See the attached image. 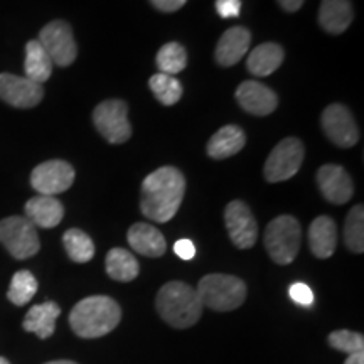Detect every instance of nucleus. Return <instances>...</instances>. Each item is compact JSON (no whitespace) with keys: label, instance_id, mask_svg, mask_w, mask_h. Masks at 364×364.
Returning a JSON list of instances; mask_svg holds the SVG:
<instances>
[{"label":"nucleus","instance_id":"3","mask_svg":"<svg viewBox=\"0 0 364 364\" xmlns=\"http://www.w3.org/2000/svg\"><path fill=\"white\" fill-rule=\"evenodd\" d=\"M157 312L167 324L176 329H188L201 318L203 304L193 287L184 282H169L159 290Z\"/></svg>","mask_w":364,"mask_h":364},{"label":"nucleus","instance_id":"17","mask_svg":"<svg viewBox=\"0 0 364 364\" xmlns=\"http://www.w3.org/2000/svg\"><path fill=\"white\" fill-rule=\"evenodd\" d=\"M129 245L136 253L149 258H159L166 253L167 243L166 238L156 226L147 223H135L127 233Z\"/></svg>","mask_w":364,"mask_h":364},{"label":"nucleus","instance_id":"12","mask_svg":"<svg viewBox=\"0 0 364 364\" xmlns=\"http://www.w3.org/2000/svg\"><path fill=\"white\" fill-rule=\"evenodd\" d=\"M225 223L228 235L236 248L248 250L258 240V225L253 213L243 201H231L225 209Z\"/></svg>","mask_w":364,"mask_h":364},{"label":"nucleus","instance_id":"7","mask_svg":"<svg viewBox=\"0 0 364 364\" xmlns=\"http://www.w3.org/2000/svg\"><path fill=\"white\" fill-rule=\"evenodd\" d=\"M93 124L107 142L120 145L132 136L129 107L122 100H107L93 112Z\"/></svg>","mask_w":364,"mask_h":364},{"label":"nucleus","instance_id":"8","mask_svg":"<svg viewBox=\"0 0 364 364\" xmlns=\"http://www.w3.org/2000/svg\"><path fill=\"white\" fill-rule=\"evenodd\" d=\"M304 144L295 136L284 139L277 147L272 150L268 156L263 174L268 182H282L289 181L300 171V166L304 162Z\"/></svg>","mask_w":364,"mask_h":364},{"label":"nucleus","instance_id":"9","mask_svg":"<svg viewBox=\"0 0 364 364\" xmlns=\"http://www.w3.org/2000/svg\"><path fill=\"white\" fill-rule=\"evenodd\" d=\"M38 41L49 54L53 65L70 66L78 56V46L73 36V29L65 21H53L44 26Z\"/></svg>","mask_w":364,"mask_h":364},{"label":"nucleus","instance_id":"14","mask_svg":"<svg viewBox=\"0 0 364 364\" xmlns=\"http://www.w3.org/2000/svg\"><path fill=\"white\" fill-rule=\"evenodd\" d=\"M317 186L327 201L332 204H346L354 194L351 176L344 167L336 164H326L317 171Z\"/></svg>","mask_w":364,"mask_h":364},{"label":"nucleus","instance_id":"11","mask_svg":"<svg viewBox=\"0 0 364 364\" xmlns=\"http://www.w3.org/2000/svg\"><path fill=\"white\" fill-rule=\"evenodd\" d=\"M75 176V169L66 161H48L33 171L31 184L41 196H58L71 188Z\"/></svg>","mask_w":364,"mask_h":364},{"label":"nucleus","instance_id":"33","mask_svg":"<svg viewBox=\"0 0 364 364\" xmlns=\"http://www.w3.org/2000/svg\"><path fill=\"white\" fill-rule=\"evenodd\" d=\"M216 12L223 19H233L241 12V0H216Z\"/></svg>","mask_w":364,"mask_h":364},{"label":"nucleus","instance_id":"18","mask_svg":"<svg viewBox=\"0 0 364 364\" xmlns=\"http://www.w3.org/2000/svg\"><path fill=\"white\" fill-rule=\"evenodd\" d=\"M65 216V208L54 196H36L26 203V218L38 228L58 226Z\"/></svg>","mask_w":364,"mask_h":364},{"label":"nucleus","instance_id":"13","mask_svg":"<svg viewBox=\"0 0 364 364\" xmlns=\"http://www.w3.org/2000/svg\"><path fill=\"white\" fill-rule=\"evenodd\" d=\"M44 97L43 85L11 73L0 75V98L16 108H33Z\"/></svg>","mask_w":364,"mask_h":364},{"label":"nucleus","instance_id":"39","mask_svg":"<svg viewBox=\"0 0 364 364\" xmlns=\"http://www.w3.org/2000/svg\"><path fill=\"white\" fill-rule=\"evenodd\" d=\"M0 364H11L6 358H0Z\"/></svg>","mask_w":364,"mask_h":364},{"label":"nucleus","instance_id":"31","mask_svg":"<svg viewBox=\"0 0 364 364\" xmlns=\"http://www.w3.org/2000/svg\"><path fill=\"white\" fill-rule=\"evenodd\" d=\"M329 344L334 349L341 353L354 354V353H364V338L363 334L353 331H334L329 334Z\"/></svg>","mask_w":364,"mask_h":364},{"label":"nucleus","instance_id":"28","mask_svg":"<svg viewBox=\"0 0 364 364\" xmlns=\"http://www.w3.org/2000/svg\"><path fill=\"white\" fill-rule=\"evenodd\" d=\"M150 90H152L154 97L166 107H172L182 98V85L176 76L164 75V73H157L149 81Z\"/></svg>","mask_w":364,"mask_h":364},{"label":"nucleus","instance_id":"19","mask_svg":"<svg viewBox=\"0 0 364 364\" xmlns=\"http://www.w3.org/2000/svg\"><path fill=\"white\" fill-rule=\"evenodd\" d=\"M354 17L349 0H322L318 9V24L329 34H343Z\"/></svg>","mask_w":364,"mask_h":364},{"label":"nucleus","instance_id":"38","mask_svg":"<svg viewBox=\"0 0 364 364\" xmlns=\"http://www.w3.org/2000/svg\"><path fill=\"white\" fill-rule=\"evenodd\" d=\"M46 364H76L75 361H66V359H61V361H51V363H46Z\"/></svg>","mask_w":364,"mask_h":364},{"label":"nucleus","instance_id":"32","mask_svg":"<svg viewBox=\"0 0 364 364\" xmlns=\"http://www.w3.org/2000/svg\"><path fill=\"white\" fill-rule=\"evenodd\" d=\"M289 295L295 304L302 307H311L314 304L312 289L307 284H304V282H295V284L290 285Z\"/></svg>","mask_w":364,"mask_h":364},{"label":"nucleus","instance_id":"6","mask_svg":"<svg viewBox=\"0 0 364 364\" xmlns=\"http://www.w3.org/2000/svg\"><path fill=\"white\" fill-rule=\"evenodd\" d=\"M0 243L17 260L34 257L41 248L36 226L24 216H11L0 221Z\"/></svg>","mask_w":364,"mask_h":364},{"label":"nucleus","instance_id":"16","mask_svg":"<svg viewBox=\"0 0 364 364\" xmlns=\"http://www.w3.org/2000/svg\"><path fill=\"white\" fill-rule=\"evenodd\" d=\"M250 44H252V34L247 27H231L225 34L221 36L216 46V61L218 65L230 68L235 66L243 59L245 54L248 53Z\"/></svg>","mask_w":364,"mask_h":364},{"label":"nucleus","instance_id":"36","mask_svg":"<svg viewBox=\"0 0 364 364\" xmlns=\"http://www.w3.org/2000/svg\"><path fill=\"white\" fill-rule=\"evenodd\" d=\"M280 7L287 12H297L300 7L304 6V0H277Z\"/></svg>","mask_w":364,"mask_h":364},{"label":"nucleus","instance_id":"37","mask_svg":"<svg viewBox=\"0 0 364 364\" xmlns=\"http://www.w3.org/2000/svg\"><path fill=\"white\" fill-rule=\"evenodd\" d=\"M344 364H364V353L348 354V359H346Z\"/></svg>","mask_w":364,"mask_h":364},{"label":"nucleus","instance_id":"5","mask_svg":"<svg viewBox=\"0 0 364 364\" xmlns=\"http://www.w3.org/2000/svg\"><path fill=\"white\" fill-rule=\"evenodd\" d=\"M302 241V228L294 216L282 215L265 230V247L277 265H289L297 258Z\"/></svg>","mask_w":364,"mask_h":364},{"label":"nucleus","instance_id":"34","mask_svg":"<svg viewBox=\"0 0 364 364\" xmlns=\"http://www.w3.org/2000/svg\"><path fill=\"white\" fill-rule=\"evenodd\" d=\"M174 252L182 260H193L196 257V247L191 240H179L176 241Z\"/></svg>","mask_w":364,"mask_h":364},{"label":"nucleus","instance_id":"2","mask_svg":"<svg viewBox=\"0 0 364 364\" xmlns=\"http://www.w3.org/2000/svg\"><path fill=\"white\" fill-rule=\"evenodd\" d=\"M122 309L112 297L93 295L80 300L70 314V326L76 336L95 339L107 336L120 324Z\"/></svg>","mask_w":364,"mask_h":364},{"label":"nucleus","instance_id":"10","mask_svg":"<svg viewBox=\"0 0 364 364\" xmlns=\"http://www.w3.org/2000/svg\"><path fill=\"white\" fill-rule=\"evenodd\" d=\"M322 130L332 144L341 149H349L358 144L359 130L353 113L341 103H332L321 118Z\"/></svg>","mask_w":364,"mask_h":364},{"label":"nucleus","instance_id":"29","mask_svg":"<svg viewBox=\"0 0 364 364\" xmlns=\"http://www.w3.org/2000/svg\"><path fill=\"white\" fill-rule=\"evenodd\" d=\"M344 241L346 247L353 253L364 252V208L363 204L354 206L349 211L344 223Z\"/></svg>","mask_w":364,"mask_h":364},{"label":"nucleus","instance_id":"1","mask_svg":"<svg viewBox=\"0 0 364 364\" xmlns=\"http://www.w3.org/2000/svg\"><path fill=\"white\" fill-rule=\"evenodd\" d=\"M186 193V179L176 167H161L149 174L140 189V209L149 220L167 223L177 215Z\"/></svg>","mask_w":364,"mask_h":364},{"label":"nucleus","instance_id":"20","mask_svg":"<svg viewBox=\"0 0 364 364\" xmlns=\"http://www.w3.org/2000/svg\"><path fill=\"white\" fill-rule=\"evenodd\" d=\"M309 245L317 258H331L338 245V228L329 216H318L309 228Z\"/></svg>","mask_w":364,"mask_h":364},{"label":"nucleus","instance_id":"27","mask_svg":"<svg viewBox=\"0 0 364 364\" xmlns=\"http://www.w3.org/2000/svg\"><path fill=\"white\" fill-rule=\"evenodd\" d=\"M156 63L164 75L176 76L188 66V54L179 43H167L159 49Z\"/></svg>","mask_w":364,"mask_h":364},{"label":"nucleus","instance_id":"30","mask_svg":"<svg viewBox=\"0 0 364 364\" xmlns=\"http://www.w3.org/2000/svg\"><path fill=\"white\" fill-rule=\"evenodd\" d=\"M38 292V280L31 272L21 270L12 277L7 297L14 306H26Z\"/></svg>","mask_w":364,"mask_h":364},{"label":"nucleus","instance_id":"24","mask_svg":"<svg viewBox=\"0 0 364 364\" xmlns=\"http://www.w3.org/2000/svg\"><path fill=\"white\" fill-rule=\"evenodd\" d=\"M53 61L49 54L44 51L38 39L29 41L26 44V61H24V71L26 78H29L34 83L43 85L51 78L53 75Z\"/></svg>","mask_w":364,"mask_h":364},{"label":"nucleus","instance_id":"25","mask_svg":"<svg viewBox=\"0 0 364 364\" xmlns=\"http://www.w3.org/2000/svg\"><path fill=\"white\" fill-rule=\"evenodd\" d=\"M108 277L117 282H132L139 275L140 267L136 258L124 248H113L108 252L105 260Z\"/></svg>","mask_w":364,"mask_h":364},{"label":"nucleus","instance_id":"21","mask_svg":"<svg viewBox=\"0 0 364 364\" xmlns=\"http://www.w3.org/2000/svg\"><path fill=\"white\" fill-rule=\"evenodd\" d=\"M245 144H247V135H245V132L236 125H226L221 127V129L209 139L206 152L209 157L221 161V159L236 156V154L245 147Z\"/></svg>","mask_w":364,"mask_h":364},{"label":"nucleus","instance_id":"15","mask_svg":"<svg viewBox=\"0 0 364 364\" xmlns=\"http://www.w3.org/2000/svg\"><path fill=\"white\" fill-rule=\"evenodd\" d=\"M236 100L245 112L257 117L270 115L279 105V98L273 90L260 81H243L236 90Z\"/></svg>","mask_w":364,"mask_h":364},{"label":"nucleus","instance_id":"4","mask_svg":"<svg viewBox=\"0 0 364 364\" xmlns=\"http://www.w3.org/2000/svg\"><path fill=\"white\" fill-rule=\"evenodd\" d=\"M203 307H209L216 312H230L238 309L247 299V285L233 275L211 273L203 277L196 290Z\"/></svg>","mask_w":364,"mask_h":364},{"label":"nucleus","instance_id":"35","mask_svg":"<svg viewBox=\"0 0 364 364\" xmlns=\"http://www.w3.org/2000/svg\"><path fill=\"white\" fill-rule=\"evenodd\" d=\"M152 6L162 12H176L186 6L188 0H150Z\"/></svg>","mask_w":364,"mask_h":364},{"label":"nucleus","instance_id":"26","mask_svg":"<svg viewBox=\"0 0 364 364\" xmlns=\"http://www.w3.org/2000/svg\"><path fill=\"white\" fill-rule=\"evenodd\" d=\"M68 257L76 263H88L95 257V245L85 231L71 228L63 236Z\"/></svg>","mask_w":364,"mask_h":364},{"label":"nucleus","instance_id":"23","mask_svg":"<svg viewBox=\"0 0 364 364\" xmlns=\"http://www.w3.org/2000/svg\"><path fill=\"white\" fill-rule=\"evenodd\" d=\"M285 53L279 44L265 43L257 46L247 59V70L253 76H270L284 63Z\"/></svg>","mask_w":364,"mask_h":364},{"label":"nucleus","instance_id":"22","mask_svg":"<svg viewBox=\"0 0 364 364\" xmlns=\"http://www.w3.org/2000/svg\"><path fill=\"white\" fill-rule=\"evenodd\" d=\"M59 314H61V309L56 302L39 304L29 309L22 326L27 332H34L41 339H48L54 334Z\"/></svg>","mask_w":364,"mask_h":364}]
</instances>
